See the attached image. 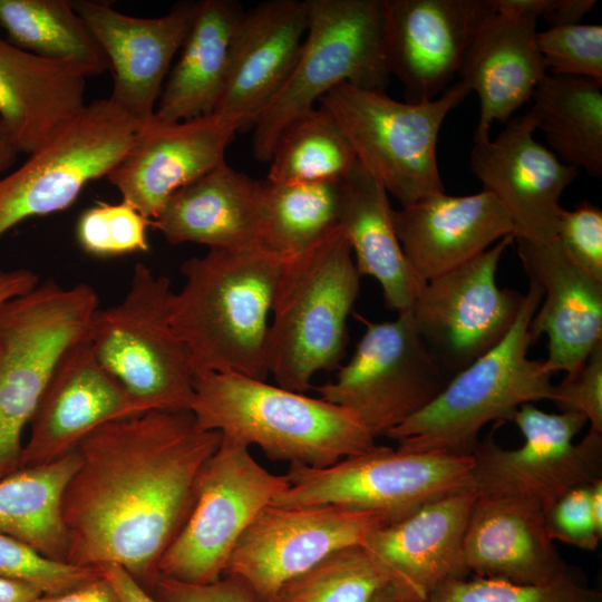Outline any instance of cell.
I'll use <instances>...</instances> for the list:
<instances>
[{
    "label": "cell",
    "mask_w": 602,
    "mask_h": 602,
    "mask_svg": "<svg viewBox=\"0 0 602 602\" xmlns=\"http://www.w3.org/2000/svg\"><path fill=\"white\" fill-rule=\"evenodd\" d=\"M222 435L191 410H151L109 421L86 436L62 498L66 561L119 565L137 581L158 577V562L186 522L202 468Z\"/></svg>",
    "instance_id": "obj_1"
},
{
    "label": "cell",
    "mask_w": 602,
    "mask_h": 602,
    "mask_svg": "<svg viewBox=\"0 0 602 602\" xmlns=\"http://www.w3.org/2000/svg\"><path fill=\"white\" fill-rule=\"evenodd\" d=\"M284 256L263 244L208 249L186 260L171 322L194 377L232 372L266 380L271 307Z\"/></svg>",
    "instance_id": "obj_2"
},
{
    "label": "cell",
    "mask_w": 602,
    "mask_h": 602,
    "mask_svg": "<svg viewBox=\"0 0 602 602\" xmlns=\"http://www.w3.org/2000/svg\"><path fill=\"white\" fill-rule=\"evenodd\" d=\"M191 411L205 430L271 459L323 468L377 447L375 438L347 409L322 398L232 372L194 377Z\"/></svg>",
    "instance_id": "obj_3"
},
{
    "label": "cell",
    "mask_w": 602,
    "mask_h": 602,
    "mask_svg": "<svg viewBox=\"0 0 602 602\" xmlns=\"http://www.w3.org/2000/svg\"><path fill=\"white\" fill-rule=\"evenodd\" d=\"M360 278L339 226L284 256L266 339L268 370L278 386L304 394L318 372L341 366Z\"/></svg>",
    "instance_id": "obj_4"
},
{
    "label": "cell",
    "mask_w": 602,
    "mask_h": 602,
    "mask_svg": "<svg viewBox=\"0 0 602 602\" xmlns=\"http://www.w3.org/2000/svg\"><path fill=\"white\" fill-rule=\"evenodd\" d=\"M542 298L541 288L530 282L507 334L455 373L429 405L387 434L398 441V450L472 455L485 425L512 421L522 405L550 400L552 375L543 361L528 358L535 341L530 323Z\"/></svg>",
    "instance_id": "obj_5"
},
{
    "label": "cell",
    "mask_w": 602,
    "mask_h": 602,
    "mask_svg": "<svg viewBox=\"0 0 602 602\" xmlns=\"http://www.w3.org/2000/svg\"><path fill=\"white\" fill-rule=\"evenodd\" d=\"M97 309L89 284L65 288L51 279L0 307V479L20 468L22 433Z\"/></svg>",
    "instance_id": "obj_6"
},
{
    "label": "cell",
    "mask_w": 602,
    "mask_h": 602,
    "mask_svg": "<svg viewBox=\"0 0 602 602\" xmlns=\"http://www.w3.org/2000/svg\"><path fill=\"white\" fill-rule=\"evenodd\" d=\"M469 93L458 80L435 99L409 103L344 82L319 104L340 125L358 163L407 206L444 192L437 162L439 130Z\"/></svg>",
    "instance_id": "obj_7"
},
{
    "label": "cell",
    "mask_w": 602,
    "mask_h": 602,
    "mask_svg": "<svg viewBox=\"0 0 602 602\" xmlns=\"http://www.w3.org/2000/svg\"><path fill=\"white\" fill-rule=\"evenodd\" d=\"M171 281L135 264L120 302L97 309L87 339L105 370L144 411L191 410L194 372L171 322Z\"/></svg>",
    "instance_id": "obj_8"
},
{
    "label": "cell",
    "mask_w": 602,
    "mask_h": 602,
    "mask_svg": "<svg viewBox=\"0 0 602 602\" xmlns=\"http://www.w3.org/2000/svg\"><path fill=\"white\" fill-rule=\"evenodd\" d=\"M308 26L288 80L253 126L256 159L269 162L279 136L341 84L382 90V0H307Z\"/></svg>",
    "instance_id": "obj_9"
},
{
    "label": "cell",
    "mask_w": 602,
    "mask_h": 602,
    "mask_svg": "<svg viewBox=\"0 0 602 602\" xmlns=\"http://www.w3.org/2000/svg\"><path fill=\"white\" fill-rule=\"evenodd\" d=\"M472 455L408 453L378 446L323 468L290 464L278 506L339 505L389 523L450 493L473 487Z\"/></svg>",
    "instance_id": "obj_10"
},
{
    "label": "cell",
    "mask_w": 602,
    "mask_h": 602,
    "mask_svg": "<svg viewBox=\"0 0 602 602\" xmlns=\"http://www.w3.org/2000/svg\"><path fill=\"white\" fill-rule=\"evenodd\" d=\"M334 380L315 387L320 398L350 411L376 439L429 405L452 375L418 332L410 310L371 322Z\"/></svg>",
    "instance_id": "obj_11"
},
{
    "label": "cell",
    "mask_w": 602,
    "mask_h": 602,
    "mask_svg": "<svg viewBox=\"0 0 602 602\" xmlns=\"http://www.w3.org/2000/svg\"><path fill=\"white\" fill-rule=\"evenodd\" d=\"M288 484L250 447L222 436L201 470L186 522L158 562V576L194 584L221 579L244 531Z\"/></svg>",
    "instance_id": "obj_12"
},
{
    "label": "cell",
    "mask_w": 602,
    "mask_h": 602,
    "mask_svg": "<svg viewBox=\"0 0 602 602\" xmlns=\"http://www.w3.org/2000/svg\"><path fill=\"white\" fill-rule=\"evenodd\" d=\"M512 421L523 435L521 447L505 449L487 436L472 454L477 495L525 502L545 513L566 492L602 478V434L589 430L574 441L588 424L583 415L524 404Z\"/></svg>",
    "instance_id": "obj_13"
},
{
    "label": "cell",
    "mask_w": 602,
    "mask_h": 602,
    "mask_svg": "<svg viewBox=\"0 0 602 602\" xmlns=\"http://www.w3.org/2000/svg\"><path fill=\"white\" fill-rule=\"evenodd\" d=\"M136 128L110 98L87 103L50 142L0 178V237L29 217L69 207L87 183L114 168Z\"/></svg>",
    "instance_id": "obj_14"
},
{
    "label": "cell",
    "mask_w": 602,
    "mask_h": 602,
    "mask_svg": "<svg viewBox=\"0 0 602 602\" xmlns=\"http://www.w3.org/2000/svg\"><path fill=\"white\" fill-rule=\"evenodd\" d=\"M513 241L507 235L425 282L409 308L418 332L452 376L495 347L517 318L524 294L496 283L499 260Z\"/></svg>",
    "instance_id": "obj_15"
},
{
    "label": "cell",
    "mask_w": 602,
    "mask_h": 602,
    "mask_svg": "<svg viewBox=\"0 0 602 602\" xmlns=\"http://www.w3.org/2000/svg\"><path fill=\"white\" fill-rule=\"evenodd\" d=\"M381 515L339 505H268L244 531L225 574L247 584L264 602L329 554L361 545Z\"/></svg>",
    "instance_id": "obj_16"
},
{
    "label": "cell",
    "mask_w": 602,
    "mask_h": 602,
    "mask_svg": "<svg viewBox=\"0 0 602 602\" xmlns=\"http://www.w3.org/2000/svg\"><path fill=\"white\" fill-rule=\"evenodd\" d=\"M494 0H382V49L407 101L435 99L458 72Z\"/></svg>",
    "instance_id": "obj_17"
},
{
    "label": "cell",
    "mask_w": 602,
    "mask_h": 602,
    "mask_svg": "<svg viewBox=\"0 0 602 602\" xmlns=\"http://www.w3.org/2000/svg\"><path fill=\"white\" fill-rule=\"evenodd\" d=\"M535 130L528 113L512 117L494 139L474 143L469 164L507 211L514 237L548 241L556 235L560 198L579 168L535 140Z\"/></svg>",
    "instance_id": "obj_18"
},
{
    "label": "cell",
    "mask_w": 602,
    "mask_h": 602,
    "mask_svg": "<svg viewBox=\"0 0 602 602\" xmlns=\"http://www.w3.org/2000/svg\"><path fill=\"white\" fill-rule=\"evenodd\" d=\"M113 71L109 98L137 125L154 116L172 60L179 51L197 14L200 2L175 4L157 18L117 11L106 1H72Z\"/></svg>",
    "instance_id": "obj_19"
},
{
    "label": "cell",
    "mask_w": 602,
    "mask_h": 602,
    "mask_svg": "<svg viewBox=\"0 0 602 602\" xmlns=\"http://www.w3.org/2000/svg\"><path fill=\"white\" fill-rule=\"evenodd\" d=\"M239 128L216 114L172 124L137 125L123 157L107 174L122 201L154 220L179 188L225 162Z\"/></svg>",
    "instance_id": "obj_20"
},
{
    "label": "cell",
    "mask_w": 602,
    "mask_h": 602,
    "mask_svg": "<svg viewBox=\"0 0 602 602\" xmlns=\"http://www.w3.org/2000/svg\"><path fill=\"white\" fill-rule=\"evenodd\" d=\"M143 412L100 365L85 336L65 352L49 380L29 424L20 467L56 460L98 427Z\"/></svg>",
    "instance_id": "obj_21"
},
{
    "label": "cell",
    "mask_w": 602,
    "mask_h": 602,
    "mask_svg": "<svg viewBox=\"0 0 602 602\" xmlns=\"http://www.w3.org/2000/svg\"><path fill=\"white\" fill-rule=\"evenodd\" d=\"M308 26L307 0H270L243 10L213 114L251 128L288 80Z\"/></svg>",
    "instance_id": "obj_22"
},
{
    "label": "cell",
    "mask_w": 602,
    "mask_h": 602,
    "mask_svg": "<svg viewBox=\"0 0 602 602\" xmlns=\"http://www.w3.org/2000/svg\"><path fill=\"white\" fill-rule=\"evenodd\" d=\"M514 240L525 274L543 292L530 332L534 340L542 333L548 338L544 368L572 375L602 341V280L575 263L556 237Z\"/></svg>",
    "instance_id": "obj_23"
},
{
    "label": "cell",
    "mask_w": 602,
    "mask_h": 602,
    "mask_svg": "<svg viewBox=\"0 0 602 602\" xmlns=\"http://www.w3.org/2000/svg\"><path fill=\"white\" fill-rule=\"evenodd\" d=\"M496 12L477 30L457 75L479 99L474 143L489 139L494 122L506 124L545 77L538 17L518 0H494Z\"/></svg>",
    "instance_id": "obj_24"
},
{
    "label": "cell",
    "mask_w": 602,
    "mask_h": 602,
    "mask_svg": "<svg viewBox=\"0 0 602 602\" xmlns=\"http://www.w3.org/2000/svg\"><path fill=\"white\" fill-rule=\"evenodd\" d=\"M477 493L464 488L370 532L361 546L412 602L441 583L467 574L463 541Z\"/></svg>",
    "instance_id": "obj_25"
},
{
    "label": "cell",
    "mask_w": 602,
    "mask_h": 602,
    "mask_svg": "<svg viewBox=\"0 0 602 602\" xmlns=\"http://www.w3.org/2000/svg\"><path fill=\"white\" fill-rule=\"evenodd\" d=\"M397 237L414 272L427 282L514 235L505 207L489 192L465 196L444 192L392 210Z\"/></svg>",
    "instance_id": "obj_26"
},
{
    "label": "cell",
    "mask_w": 602,
    "mask_h": 602,
    "mask_svg": "<svg viewBox=\"0 0 602 602\" xmlns=\"http://www.w3.org/2000/svg\"><path fill=\"white\" fill-rule=\"evenodd\" d=\"M466 574L521 585H544L572 575L532 504L477 495L464 541Z\"/></svg>",
    "instance_id": "obj_27"
},
{
    "label": "cell",
    "mask_w": 602,
    "mask_h": 602,
    "mask_svg": "<svg viewBox=\"0 0 602 602\" xmlns=\"http://www.w3.org/2000/svg\"><path fill=\"white\" fill-rule=\"evenodd\" d=\"M264 182L225 162L176 191L152 226L171 244L208 249L263 244Z\"/></svg>",
    "instance_id": "obj_28"
},
{
    "label": "cell",
    "mask_w": 602,
    "mask_h": 602,
    "mask_svg": "<svg viewBox=\"0 0 602 602\" xmlns=\"http://www.w3.org/2000/svg\"><path fill=\"white\" fill-rule=\"evenodd\" d=\"M86 72L27 52L0 37V119L19 153L32 154L87 105Z\"/></svg>",
    "instance_id": "obj_29"
},
{
    "label": "cell",
    "mask_w": 602,
    "mask_h": 602,
    "mask_svg": "<svg viewBox=\"0 0 602 602\" xmlns=\"http://www.w3.org/2000/svg\"><path fill=\"white\" fill-rule=\"evenodd\" d=\"M338 226L348 240L357 270L380 285L387 309L408 310L425 282L401 250L388 193L357 163L341 182Z\"/></svg>",
    "instance_id": "obj_30"
},
{
    "label": "cell",
    "mask_w": 602,
    "mask_h": 602,
    "mask_svg": "<svg viewBox=\"0 0 602 602\" xmlns=\"http://www.w3.org/2000/svg\"><path fill=\"white\" fill-rule=\"evenodd\" d=\"M242 12V6L232 0L200 1L153 120L172 124L214 113L225 82L232 36Z\"/></svg>",
    "instance_id": "obj_31"
},
{
    "label": "cell",
    "mask_w": 602,
    "mask_h": 602,
    "mask_svg": "<svg viewBox=\"0 0 602 602\" xmlns=\"http://www.w3.org/2000/svg\"><path fill=\"white\" fill-rule=\"evenodd\" d=\"M80 463L74 450L50 463L20 467L0 479V533L41 555L67 562L62 498Z\"/></svg>",
    "instance_id": "obj_32"
},
{
    "label": "cell",
    "mask_w": 602,
    "mask_h": 602,
    "mask_svg": "<svg viewBox=\"0 0 602 602\" xmlns=\"http://www.w3.org/2000/svg\"><path fill=\"white\" fill-rule=\"evenodd\" d=\"M528 111L559 158L589 175L602 176V82L546 74Z\"/></svg>",
    "instance_id": "obj_33"
},
{
    "label": "cell",
    "mask_w": 602,
    "mask_h": 602,
    "mask_svg": "<svg viewBox=\"0 0 602 602\" xmlns=\"http://www.w3.org/2000/svg\"><path fill=\"white\" fill-rule=\"evenodd\" d=\"M0 27L13 46L68 62L88 77L110 70L103 48L68 0H0Z\"/></svg>",
    "instance_id": "obj_34"
},
{
    "label": "cell",
    "mask_w": 602,
    "mask_h": 602,
    "mask_svg": "<svg viewBox=\"0 0 602 602\" xmlns=\"http://www.w3.org/2000/svg\"><path fill=\"white\" fill-rule=\"evenodd\" d=\"M269 162L270 183L342 181L358 163L340 125L322 106L285 127Z\"/></svg>",
    "instance_id": "obj_35"
},
{
    "label": "cell",
    "mask_w": 602,
    "mask_h": 602,
    "mask_svg": "<svg viewBox=\"0 0 602 602\" xmlns=\"http://www.w3.org/2000/svg\"><path fill=\"white\" fill-rule=\"evenodd\" d=\"M342 181L264 182L263 245L299 253L338 226Z\"/></svg>",
    "instance_id": "obj_36"
},
{
    "label": "cell",
    "mask_w": 602,
    "mask_h": 602,
    "mask_svg": "<svg viewBox=\"0 0 602 602\" xmlns=\"http://www.w3.org/2000/svg\"><path fill=\"white\" fill-rule=\"evenodd\" d=\"M391 581L361 546L340 548L280 588L270 602H370Z\"/></svg>",
    "instance_id": "obj_37"
},
{
    "label": "cell",
    "mask_w": 602,
    "mask_h": 602,
    "mask_svg": "<svg viewBox=\"0 0 602 602\" xmlns=\"http://www.w3.org/2000/svg\"><path fill=\"white\" fill-rule=\"evenodd\" d=\"M424 602H602V595L574 575L544 585L503 580L457 577L437 586Z\"/></svg>",
    "instance_id": "obj_38"
},
{
    "label": "cell",
    "mask_w": 602,
    "mask_h": 602,
    "mask_svg": "<svg viewBox=\"0 0 602 602\" xmlns=\"http://www.w3.org/2000/svg\"><path fill=\"white\" fill-rule=\"evenodd\" d=\"M152 220L130 204L97 202L76 223V240L89 255L115 258L149 250L147 231Z\"/></svg>",
    "instance_id": "obj_39"
},
{
    "label": "cell",
    "mask_w": 602,
    "mask_h": 602,
    "mask_svg": "<svg viewBox=\"0 0 602 602\" xmlns=\"http://www.w3.org/2000/svg\"><path fill=\"white\" fill-rule=\"evenodd\" d=\"M536 42L546 72L602 82V27L573 23L537 31Z\"/></svg>",
    "instance_id": "obj_40"
},
{
    "label": "cell",
    "mask_w": 602,
    "mask_h": 602,
    "mask_svg": "<svg viewBox=\"0 0 602 602\" xmlns=\"http://www.w3.org/2000/svg\"><path fill=\"white\" fill-rule=\"evenodd\" d=\"M0 575L28 583L42 594H58L100 576V569L46 557L0 533Z\"/></svg>",
    "instance_id": "obj_41"
},
{
    "label": "cell",
    "mask_w": 602,
    "mask_h": 602,
    "mask_svg": "<svg viewBox=\"0 0 602 602\" xmlns=\"http://www.w3.org/2000/svg\"><path fill=\"white\" fill-rule=\"evenodd\" d=\"M555 237L575 263L602 280V211L599 207L584 202L572 211L562 208Z\"/></svg>",
    "instance_id": "obj_42"
},
{
    "label": "cell",
    "mask_w": 602,
    "mask_h": 602,
    "mask_svg": "<svg viewBox=\"0 0 602 602\" xmlns=\"http://www.w3.org/2000/svg\"><path fill=\"white\" fill-rule=\"evenodd\" d=\"M550 401L561 411L583 415L590 424L589 430L602 434V341L574 373L553 385Z\"/></svg>",
    "instance_id": "obj_43"
},
{
    "label": "cell",
    "mask_w": 602,
    "mask_h": 602,
    "mask_svg": "<svg viewBox=\"0 0 602 602\" xmlns=\"http://www.w3.org/2000/svg\"><path fill=\"white\" fill-rule=\"evenodd\" d=\"M548 536L567 545L594 551L600 543L590 505V485L575 487L557 498L544 513Z\"/></svg>",
    "instance_id": "obj_44"
},
{
    "label": "cell",
    "mask_w": 602,
    "mask_h": 602,
    "mask_svg": "<svg viewBox=\"0 0 602 602\" xmlns=\"http://www.w3.org/2000/svg\"><path fill=\"white\" fill-rule=\"evenodd\" d=\"M155 584L161 602H264L247 584L231 574L204 584L159 575Z\"/></svg>",
    "instance_id": "obj_45"
},
{
    "label": "cell",
    "mask_w": 602,
    "mask_h": 602,
    "mask_svg": "<svg viewBox=\"0 0 602 602\" xmlns=\"http://www.w3.org/2000/svg\"><path fill=\"white\" fill-rule=\"evenodd\" d=\"M595 0H530V8L550 27L580 23L595 6Z\"/></svg>",
    "instance_id": "obj_46"
},
{
    "label": "cell",
    "mask_w": 602,
    "mask_h": 602,
    "mask_svg": "<svg viewBox=\"0 0 602 602\" xmlns=\"http://www.w3.org/2000/svg\"><path fill=\"white\" fill-rule=\"evenodd\" d=\"M32 602H119L105 577L100 576L58 594H40Z\"/></svg>",
    "instance_id": "obj_47"
},
{
    "label": "cell",
    "mask_w": 602,
    "mask_h": 602,
    "mask_svg": "<svg viewBox=\"0 0 602 602\" xmlns=\"http://www.w3.org/2000/svg\"><path fill=\"white\" fill-rule=\"evenodd\" d=\"M99 569L101 576L109 583L119 602H161L151 596L122 566L109 564Z\"/></svg>",
    "instance_id": "obj_48"
},
{
    "label": "cell",
    "mask_w": 602,
    "mask_h": 602,
    "mask_svg": "<svg viewBox=\"0 0 602 602\" xmlns=\"http://www.w3.org/2000/svg\"><path fill=\"white\" fill-rule=\"evenodd\" d=\"M39 283L38 275L28 269H0V307L32 290Z\"/></svg>",
    "instance_id": "obj_49"
},
{
    "label": "cell",
    "mask_w": 602,
    "mask_h": 602,
    "mask_svg": "<svg viewBox=\"0 0 602 602\" xmlns=\"http://www.w3.org/2000/svg\"><path fill=\"white\" fill-rule=\"evenodd\" d=\"M40 594L28 583L0 575V602H32Z\"/></svg>",
    "instance_id": "obj_50"
},
{
    "label": "cell",
    "mask_w": 602,
    "mask_h": 602,
    "mask_svg": "<svg viewBox=\"0 0 602 602\" xmlns=\"http://www.w3.org/2000/svg\"><path fill=\"white\" fill-rule=\"evenodd\" d=\"M19 154L10 134L0 119V173L9 169Z\"/></svg>",
    "instance_id": "obj_51"
},
{
    "label": "cell",
    "mask_w": 602,
    "mask_h": 602,
    "mask_svg": "<svg viewBox=\"0 0 602 602\" xmlns=\"http://www.w3.org/2000/svg\"><path fill=\"white\" fill-rule=\"evenodd\" d=\"M590 505L595 530L602 537V478L590 485Z\"/></svg>",
    "instance_id": "obj_52"
},
{
    "label": "cell",
    "mask_w": 602,
    "mask_h": 602,
    "mask_svg": "<svg viewBox=\"0 0 602 602\" xmlns=\"http://www.w3.org/2000/svg\"><path fill=\"white\" fill-rule=\"evenodd\" d=\"M370 602H412L395 584H389L376 594Z\"/></svg>",
    "instance_id": "obj_53"
}]
</instances>
